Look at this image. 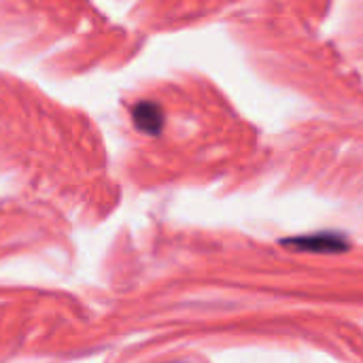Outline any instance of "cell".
<instances>
[{"instance_id":"2","label":"cell","mask_w":363,"mask_h":363,"mask_svg":"<svg viewBox=\"0 0 363 363\" xmlns=\"http://www.w3.org/2000/svg\"><path fill=\"white\" fill-rule=\"evenodd\" d=\"M134 123L147 134H160L164 128V111L157 102L143 100L134 106Z\"/></svg>"},{"instance_id":"1","label":"cell","mask_w":363,"mask_h":363,"mask_svg":"<svg viewBox=\"0 0 363 363\" xmlns=\"http://www.w3.org/2000/svg\"><path fill=\"white\" fill-rule=\"evenodd\" d=\"M283 245L306 251V253H342L349 249L347 236L338 232H317V234H306V236H291L283 240Z\"/></svg>"}]
</instances>
